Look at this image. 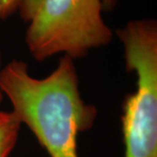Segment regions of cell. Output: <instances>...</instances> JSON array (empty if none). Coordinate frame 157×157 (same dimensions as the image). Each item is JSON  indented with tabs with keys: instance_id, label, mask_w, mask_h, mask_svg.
I'll list each match as a JSON object with an SVG mask.
<instances>
[{
	"instance_id": "cell-3",
	"label": "cell",
	"mask_w": 157,
	"mask_h": 157,
	"mask_svg": "<svg viewBox=\"0 0 157 157\" xmlns=\"http://www.w3.org/2000/svg\"><path fill=\"white\" fill-rule=\"evenodd\" d=\"M136 90L122 103L124 157H157V21H130L117 30Z\"/></svg>"
},
{
	"instance_id": "cell-2",
	"label": "cell",
	"mask_w": 157,
	"mask_h": 157,
	"mask_svg": "<svg viewBox=\"0 0 157 157\" xmlns=\"http://www.w3.org/2000/svg\"><path fill=\"white\" fill-rule=\"evenodd\" d=\"M101 0H23L18 8L26 23V44L37 61L56 54L71 59L110 43L113 36Z\"/></svg>"
},
{
	"instance_id": "cell-1",
	"label": "cell",
	"mask_w": 157,
	"mask_h": 157,
	"mask_svg": "<svg viewBox=\"0 0 157 157\" xmlns=\"http://www.w3.org/2000/svg\"><path fill=\"white\" fill-rule=\"evenodd\" d=\"M0 89L50 157H78V137L93 127L97 109L82 98L74 59L63 55L43 78L31 76L25 61L12 59L0 68Z\"/></svg>"
},
{
	"instance_id": "cell-7",
	"label": "cell",
	"mask_w": 157,
	"mask_h": 157,
	"mask_svg": "<svg viewBox=\"0 0 157 157\" xmlns=\"http://www.w3.org/2000/svg\"><path fill=\"white\" fill-rule=\"evenodd\" d=\"M0 68H1V56H0ZM2 99H3V93H2L1 89H0V104H1Z\"/></svg>"
},
{
	"instance_id": "cell-6",
	"label": "cell",
	"mask_w": 157,
	"mask_h": 157,
	"mask_svg": "<svg viewBox=\"0 0 157 157\" xmlns=\"http://www.w3.org/2000/svg\"><path fill=\"white\" fill-rule=\"evenodd\" d=\"M121 0H101L104 10H111L118 4Z\"/></svg>"
},
{
	"instance_id": "cell-5",
	"label": "cell",
	"mask_w": 157,
	"mask_h": 157,
	"mask_svg": "<svg viewBox=\"0 0 157 157\" xmlns=\"http://www.w3.org/2000/svg\"><path fill=\"white\" fill-rule=\"evenodd\" d=\"M23 0H0V21L10 17L18 8Z\"/></svg>"
},
{
	"instance_id": "cell-4",
	"label": "cell",
	"mask_w": 157,
	"mask_h": 157,
	"mask_svg": "<svg viewBox=\"0 0 157 157\" xmlns=\"http://www.w3.org/2000/svg\"><path fill=\"white\" fill-rule=\"evenodd\" d=\"M21 124L13 111H0V157H7L13 149Z\"/></svg>"
}]
</instances>
